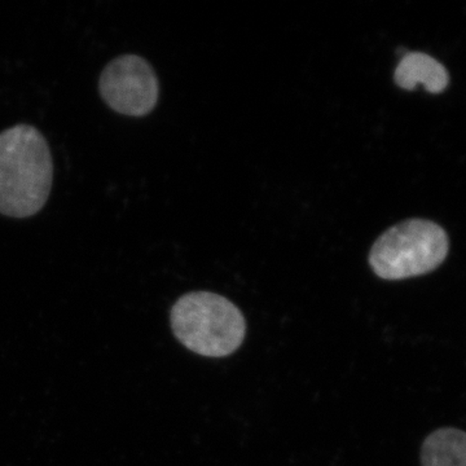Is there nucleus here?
Instances as JSON below:
<instances>
[{
  "label": "nucleus",
  "instance_id": "obj_1",
  "mask_svg": "<svg viewBox=\"0 0 466 466\" xmlns=\"http://www.w3.org/2000/svg\"><path fill=\"white\" fill-rule=\"evenodd\" d=\"M54 183L50 146L38 128L18 124L0 133V214L30 218L47 204Z\"/></svg>",
  "mask_w": 466,
  "mask_h": 466
},
{
  "label": "nucleus",
  "instance_id": "obj_2",
  "mask_svg": "<svg viewBox=\"0 0 466 466\" xmlns=\"http://www.w3.org/2000/svg\"><path fill=\"white\" fill-rule=\"evenodd\" d=\"M170 321L177 341L202 357H228L240 348L247 334L240 309L211 291L184 294L171 309Z\"/></svg>",
  "mask_w": 466,
  "mask_h": 466
},
{
  "label": "nucleus",
  "instance_id": "obj_3",
  "mask_svg": "<svg viewBox=\"0 0 466 466\" xmlns=\"http://www.w3.org/2000/svg\"><path fill=\"white\" fill-rule=\"evenodd\" d=\"M449 236L431 220L410 219L377 238L370 253L373 272L383 280H404L429 274L449 254Z\"/></svg>",
  "mask_w": 466,
  "mask_h": 466
},
{
  "label": "nucleus",
  "instance_id": "obj_4",
  "mask_svg": "<svg viewBox=\"0 0 466 466\" xmlns=\"http://www.w3.org/2000/svg\"><path fill=\"white\" fill-rule=\"evenodd\" d=\"M101 99L119 115L144 116L157 106L158 79L152 66L137 55H122L104 67Z\"/></svg>",
  "mask_w": 466,
  "mask_h": 466
},
{
  "label": "nucleus",
  "instance_id": "obj_5",
  "mask_svg": "<svg viewBox=\"0 0 466 466\" xmlns=\"http://www.w3.org/2000/svg\"><path fill=\"white\" fill-rule=\"evenodd\" d=\"M394 79L395 84L404 90H415L417 86L422 85L431 94H440L450 84L446 67L421 52H408L404 55L395 69Z\"/></svg>",
  "mask_w": 466,
  "mask_h": 466
},
{
  "label": "nucleus",
  "instance_id": "obj_6",
  "mask_svg": "<svg viewBox=\"0 0 466 466\" xmlns=\"http://www.w3.org/2000/svg\"><path fill=\"white\" fill-rule=\"evenodd\" d=\"M422 466H466V433L459 429H440L426 438Z\"/></svg>",
  "mask_w": 466,
  "mask_h": 466
}]
</instances>
